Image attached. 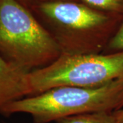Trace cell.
I'll use <instances>...</instances> for the list:
<instances>
[{
  "label": "cell",
  "mask_w": 123,
  "mask_h": 123,
  "mask_svg": "<svg viewBox=\"0 0 123 123\" xmlns=\"http://www.w3.org/2000/svg\"><path fill=\"white\" fill-rule=\"evenodd\" d=\"M82 1L100 11L123 15V0H82Z\"/></svg>",
  "instance_id": "obj_7"
},
{
  "label": "cell",
  "mask_w": 123,
  "mask_h": 123,
  "mask_svg": "<svg viewBox=\"0 0 123 123\" xmlns=\"http://www.w3.org/2000/svg\"><path fill=\"white\" fill-rule=\"evenodd\" d=\"M117 123H123V107L113 112Z\"/></svg>",
  "instance_id": "obj_9"
},
{
  "label": "cell",
  "mask_w": 123,
  "mask_h": 123,
  "mask_svg": "<svg viewBox=\"0 0 123 123\" xmlns=\"http://www.w3.org/2000/svg\"><path fill=\"white\" fill-rule=\"evenodd\" d=\"M0 55L30 73L62 55L49 31L18 0H0Z\"/></svg>",
  "instance_id": "obj_3"
},
{
  "label": "cell",
  "mask_w": 123,
  "mask_h": 123,
  "mask_svg": "<svg viewBox=\"0 0 123 123\" xmlns=\"http://www.w3.org/2000/svg\"><path fill=\"white\" fill-rule=\"evenodd\" d=\"M18 1H29V2H32V1H36L38 3L43 2V1H75V0H18Z\"/></svg>",
  "instance_id": "obj_10"
},
{
  "label": "cell",
  "mask_w": 123,
  "mask_h": 123,
  "mask_svg": "<svg viewBox=\"0 0 123 123\" xmlns=\"http://www.w3.org/2000/svg\"><path fill=\"white\" fill-rule=\"evenodd\" d=\"M36 8L49 24V32L62 54L66 55L103 53L123 16L76 1H43Z\"/></svg>",
  "instance_id": "obj_1"
},
{
  "label": "cell",
  "mask_w": 123,
  "mask_h": 123,
  "mask_svg": "<svg viewBox=\"0 0 123 123\" xmlns=\"http://www.w3.org/2000/svg\"><path fill=\"white\" fill-rule=\"evenodd\" d=\"M114 112V111H113ZM113 112H94L60 119L57 123H117Z\"/></svg>",
  "instance_id": "obj_6"
},
{
  "label": "cell",
  "mask_w": 123,
  "mask_h": 123,
  "mask_svg": "<svg viewBox=\"0 0 123 123\" xmlns=\"http://www.w3.org/2000/svg\"><path fill=\"white\" fill-rule=\"evenodd\" d=\"M123 51V16L118 28L109 40L104 53H111Z\"/></svg>",
  "instance_id": "obj_8"
},
{
  "label": "cell",
  "mask_w": 123,
  "mask_h": 123,
  "mask_svg": "<svg viewBox=\"0 0 123 123\" xmlns=\"http://www.w3.org/2000/svg\"><path fill=\"white\" fill-rule=\"evenodd\" d=\"M28 73L0 55V111L9 103L30 96Z\"/></svg>",
  "instance_id": "obj_5"
},
{
  "label": "cell",
  "mask_w": 123,
  "mask_h": 123,
  "mask_svg": "<svg viewBox=\"0 0 123 123\" xmlns=\"http://www.w3.org/2000/svg\"><path fill=\"white\" fill-rule=\"evenodd\" d=\"M123 107V79L97 87L60 86L14 101L0 114L30 115L35 123H49L72 116L113 112Z\"/></svg>",
  "instance_id": "obj_2"
},
{
  "label": "cell",
  "mask_w": 123,
  "mask_h": 123,
  "mask_svg": "<svg viewBox=\"0 0 123 123\" xmlns=\"http://www.w3.org/2000/svg\"><path fill=\"white\" fill-rule=\"evenodd\" d=\"M120 79H123V51L62 54L49 66L28 73L30 96L60 86L97 87Z\"/></svg>",
  "instance_id": "obj_4"
}]
</instances>
